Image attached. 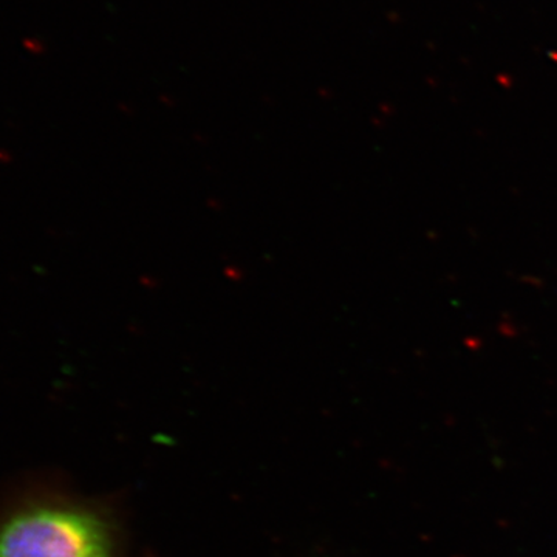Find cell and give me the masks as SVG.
I'll use <instances>...</instances> for the list:
<instances>
[{
  "label": "cell",
  "mask_w": 557,
  "mask_h": 557,
  "mask_svg": "<svg viewBox=\"0 0 557 557\" xmlns=\"http://www.w3.org/2000/svg\"><path fill=\"white\" fill-rule=\"evenodd\" d=\"M108 520L67 505L17 512L0 527V557H113Z\"/></svg>",
  "instance_id": "1"
}]
</instances>
